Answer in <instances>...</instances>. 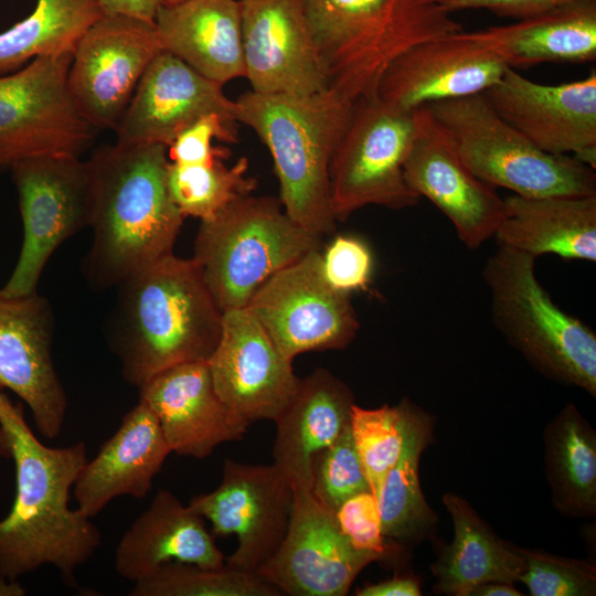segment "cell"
<instances>
[{"label": "cell", "mask_w": 596, "mask_h": 596, "mask_svg": "<svg viewBox=\"0 0 596 596\" xmlns=\"http://www.w3.org/2000/svg\"><path fill=\"white\" fill-rule=\"evenodd\" d=\"M161 4H164V6H171V4H175L182 0H159Z\"/></svg>", "instance_id": "7dc6e473"}, {"label": "cell", "mask_w": 596, "mask_h": 596, "mask_svg": "<svg viewBox=\"0 0 596 596\" xmlns=\"http://www.w3.org/2000/svg\"><path fill=\"white\" fill-rule=\"evenodd\" d=\"M292 501V487L274 464L226 458L220 486L193 497L188 505L210 521L213 535H236L237 547L225 565L256 573L279 547Z\"/></svg>", "instance_id": "5bb4252c"}, {"label": "cell", "mask_w": 596, "mask_h": 596, "mask_svg": "<svg viewBox=\"0 0 596 596\" xmlns=\"http://www.w3.org/2000/svg\"><path fill=\"white\" fill-rule=\"evenodd\" d=\"M87 160L94 233L87 273L98 286H118L173 253L185 217L169 193L166 146L116 141Z\"/></svg>", "instance_id": "7a4b0ae2"}, {"label": "cell", "mask_w": 596, "mask_h": 596, "mask_svg": "<svg viewBox=\"0 0 596 596\" xmlns=\"http://www.w3.org/2000/svg\"><path fill=\"white\" fill-rule=\"evenodd\" d=\"M358 596H419L418 579L409 576H395L356 589Z\"/></svg>", "instance_id": "7bdbcfd3"}, {"label": "cell", "mask_w": 596, "mask_h": 596, "mask_svg": "<svg viewBox=\"0 0 596 596\" xmlns=\"http://www.w3.org/2000/svg\"><path fill=\"white\" fill-rule=\"evenodd\" d=\"M328 79L350 102L376 96L381 77L403 52L461 31L437 0H302Z\"/></svg>", "instance_id": "5b68a950"}, {"label": "cell", "mask_w": 596, "mask_h": 596, "mask_svg": "<svg viewBox=\"0 0 596 596\" xmlns=\"http://www.w3.org/2000/svg\"><path fill=\"white\" fill-rule=\"evenodd\" d=\"M171 453L156 415L139 401L82 468L73 487L76 509L92 519L117 497L145 498Z\"/></svg>", "instance_id": "cb8c5ba5"}, {"label": "cell", "mask_w": 596, "mask_h": 596, "mask_svg": "<svg viewBox=\"0 0 596 596\" xmlns=\"http://www.w3.org/2000/svg\"><path fill=\"white\" fill-rule=\"evenodd\" d=\"M168 562L217 568L225 565V556L204 518L161 489L123 534L115 552V568L119 576L136 583Z\"/></svg>", "instance_id": "484cf974"}, {"label": "cell", "mask_w": 596, "mask_h": 596, "mask_svg": "<svg viewBox=\"0 0 596 596\" xmlns=\"http://www.w3.org/2000/svg\"><path fill=\"white\" fill-rule=\"evenodd\" d=\"M52 310L44 297L0 292V389L29 406L45 438L60 435L68 405L52 358Z\"/></svg>", "instance_id": "ffe728a7"}, {"label": "cell", "mask_w": 596, "mask_h": 596, "mask_svg": "<svg viewBox=\"0 0 596 596\" xmlns=\"http://www.w3.org/2000/svg\"><path fill=\"white\" fill-rule=\"evenodd\" d=\"M321 237L296 222L274 196H242L201 221L193 260L220 309L246 307L273 274L320 249Z\"/></svg>", "instance_id": "52a82bcc"}, {"label": "cell", "mask_w": 596, "mask_h": 596, "mask_svg": "<svg viewBox=\"0 0 596 596\" xmlns=\"http://www.w3.org/2000/svg\"><path fill=\"white\" fill-rule=\"evenodd\" d=\"M234 111L235 102L224 94L222 84L162 50L143 73L114 131L117 142L160 143L168 148L202 116L214 113L236 121Z\"/></svg>", "instance_id": "7402d4cb"}, {"label": "cell", "mask_w": 596, "mask_h": 596, "mask_svg": "<svg viewBox=\"0 0 596 596\" xmlns=\"http://www.w3.org/2000/svg\"><path fill=\"white\" fill-rule=\"evenodd\" d=\"M236 124L214 113L202 116L181 131L168 147L169 161L179 164H204L227 159L230 149L216 147L213 142H236Z\"/></svg>", "instance_id": "f35d334b"}, {"label": "cell", "mask_w": 596, "mask_h": 596, "mask_svg": "<svg viewBox=\"0 0 596 596\" xmlns=\"http://www.w3.org/2000/svg\"><path fill=\"white\" fill-rule=\"evenodd\" d=\"M25 595L24 587L18 579L10 581L0 577V596H23Z\"/></svg>", "instance_id": "bcb514c9"}, {"label": "cell", "mask_w": 596, "mask_h": 596, "mask_svg": "<svg viewBox=\"0 0 596 596\" xmlns=\"http://www.w3.org/2000/svg\"><path fill=\"white\" fill-rule=\"evenodd\" d=\"M130 596H279L283 593L256 573L224 565L217 568L168 562L135 583Z\"/></svg>", "instance_id": "e575fe53"}, {"label": "cell", "mask_w": 596, "mask_h": 596, "mask_svg": "<svg viewBox=\"0 0 596 596\" xmlns=\"http://www.w3.org/2000/svg\"><path fill=\"white\" fill-rule=\"evenodd\" d=\"M207 365L222 401L251 424L274 421L300 383L292 362L246 307L223 312L221 337Z\"/></svg>", "instance_id": "ac0fdd59"}, {"label": "cell", "mask_w": 596, "mask_h": 596, "mask_svg": "<svg viewBox=\"0 0 596 596\" xmlns=\"http://www.w3.org/2000/svg\"><path fill=\"white\" fill-rule=\"evenodd\" d=\"M504 217L494 238L534 256L596 262V194L504 199Z\"/></svg>", "instance_id": "f1b7e54d"}, {"label": "cell", "mask_w": 596, "mask_h": 596, "mask_svg": "<svg viewBox=\"0 0 596 596\" xmlns=\"http://www.w3.org/2000/svg\"><path fill=\"white\" fill-rule=\"evenodd\" d=\"M468 34L511 68L596 60V0H573L512 24Z\"/></svg>", "instance_id": "83f0119b"}, {"label": "cell", "mask_w": 596, "mask_h": 596, "mask_svg": "<svg viewBox=\"0 0 596 596\" xmlns=\"http://www.w3.org/2000/svg\"><path fill=\"white\" fill-rule=\"evenodd\" d=\"M155 25L163 50L224 85L245 76L240 0L160 4Z\"/></svg>", "instance_id": "4316f807"}, {"label": "cell", "mask_w": 596, "mask_h": 596, "mask_svg": "<svg viewBox=\"0 0 596 596\" xmlns=\"http://www.w3.org/2000/svg\"><path fill=\"white\" fill-rule=\"evenodd\" d=\"M234 102L236 121L253 129L272 156L289 217L320 236L333 233L329 164L354 103L330 88L308 96L249 91Z\"/></svg>", "instance_id": "277c9868"}, {"label": "cell", "mask_w": 596, "mask_h": 596, "mask_svg": "<svg viewBox=\"0 0 596 596\" xmlns=\"http://www.w3.org/2000/svg\"><path fill=\"white\" fill-rule=\"evenodd\" d=\"M139 401L156 415L172 450L203 459L223 443L241 440L252 425L222 401L207 362L168 368L146 382Z\"/></svg>", "instance_id": "603a6c76"}, {"label": "cell", "mask_w": 596, "mask_h": 596, "mask_svg": "<svg viewBox=\"0 0 596 596\" xmlns=\"http://www.w3.org/2000/svg\"><path fill=\"white\" fill-rule=\"evenodd\" d=\"M245 76L260 94L308 96L328 88L302 0H240Z\"/></svg>", "instance_id": "d6986e66"}, {"label": "cell", "mask_w": 596, "mask_h": 596, "mask_svg": "<svg viewBox=\"0 0 596 596\" xmlns=\"http://www.w3.org/2000/svg\"><path fill=\"white\" fill-rule=\"evenodd\" d=\"M416 114V132L404 162L409 188L429 200L468 248L494 237L505 209L494 188L478 178L427 106Z\"/></svg>", "instance_id": "9a60e30c"}, {"label": "cell", "mask_w": 596, "mask_h": 596, "mask_svg": "<svg viewBox=\"0 0 596 596\" xmlns=\"http://www.w3.org/2000/svg\"><path fill=\"white\" fill-rule=\"evenodd\" d=\"M104 14H124L155 22L159 0H97Z\"/></svg>", "instance_id": "ee69618b"}, {"label": "cell", "mask_w": 596, "mask_h": 596, "mask_svg": "<svg viewBox=\"0 0 596 596\" xmlns=\"http://www.w3.org/2000/svg\"><path fill=\"white\" fill-rule=\"evenodd\" d=\"M433 440L428 414L411 403L402 453L387 473L377 498L382 533L397 543H416L429 535L437 517L419 483V460Z\"/></svg>", "instance_id": "1f68e13d"}, {"label": "cell", "mask_w": 596, "mask_h": 596, "mask_svg": "<svg viewBox=\"0 0 596 596\" xmlns=\"http://www.w3.org/2000/svg\"><path fill=\"white\" fill-rule=\"evenodd\" d=\"M511 547L521 556L519 577L532 596H593L596 594V567L587 561L552 555L536 550Z\"/></svg>", "instance_id": "74e56055"}, {"label": "cell", "mask_w": 596, "mask_h": 596, "mask_svg": "<svg viewBox=\"0 0 596 596\" xmlns=\"http://www.w3.org/2000/svg\"><path fill=\"white\" fill-rule=\"evenodd\" d=\"M246 308L291 362L305 352L344 349L360 328L350 294L326 280L320 249L273 274Z\"/></svg>", "instance_id": "7c38bea8"}, {"label": "cell", "mask_w": 596, "mask_h": 596, "mask_svg": "<svg viewBox=\"0 0 596 596\" xmlns=\"http://www.w3.org/2000/svg\"><path fill=\"white\" fill-rule=\"evenodd\" d=\"M493 110L539 149L596 168V73L556 85L508 67L483 93Z\"/></svg>", "instance_id": "e0dca14e"}, {"label": "cell", "mask_w": 596, "mask_h": 596, "mask_svg": "<svg viewBox=\"0 0 596 596\" xmlns=\"http://www.w3.org/2000/svg\"><path fill=\"white\" fill-rule=\"evenodd\" d=\"M311 477V494L332 512L349 498L371 491L353 443L350 424L333 444L313 457Z\"/></svg>", "instance_id": "8d00e7d4"}, {"label": "cell", "mask_w": 596, "mask_h": 596, "mask_svg": "<svg viewBox=\"0 0 596 596\" xmlns=\"http://www.w3.org/2000/svg\"><path fill=\"white\" fill-rule=\"evenodd\" d=\"M10 168L19 195L23 242L0 292L18 297L36 292L54 251L91 226L92 173L88 160L66 155L32 157Z\"/></svg>", "instance_id": "30bf717a"}, {"label": "cell", "mask_w": 596, "mask_h": 596, "mask_svg": "<svg viewBox=\"0 0 596 596\" xmlns=\"http://www.w3.org/2000/svg\"><path fill=\"white\" fill-rule=\"evenodd\" d=\"M535 257L498 245L482 269L491 319L545 377L596 396V334L561 309L535 275Z\"/></svg>", "instance_id": "8992f818"}, {"label": "cell", "mask_w": 596, "mask_h": 596, "mask_svg": "<svg viewBox=\"0 0 596 596\" xmlns=\"http://www.w3.org/2000/svg\"><path fill=\"white\" fill-rule=\"evenodd\" d=\"M334 514L341 532L354 549L374 553L382 560L396 547L386 543L377 500L371 491L349 498Z\"/></svg>", "instance_id": "60d3db41"}, {"label": "cell", "mask_w": 596, "mask_h": 596, "mask_svg": "<svg viewBox=\"0 0 596 596\" xmlns=\"http://www.w3.org/2000/svg\"><path fill=\"white\" fill-rule=\"evenodd\" d=\"M545 476L555 509L570 517L596 514V433L575 404L544 430Z\"/></svg>", "instance_id": "4dcf8cb0"}, {"label": "cell", "mask_w": 596, "mask_h": 596, "mask_svg": "<svg viewBox=\"0 0 596 596\" xmlns=\"http://www.w3.org/2000/svg\"><path fill=\"white\" fill-rule=\"evenodd\" d=\"M103 15L97 0H36L26 18L0 33V73L39 56L73 53Z\"/></svg>", "instance_id": "d6a6232c"}, {"label": "cell", "mask_w": 596, "mask_h": 596, "mask_svg": "<svg viewBox=\"0 0 596 596\" xmlns=\"http://www.w3.org/2000/svg\"><path fill=\"white\" fill-rule=\"evenodd\" d=\"M511 583L505 582H488L477 586L470 596H521Z\"/></svg>", "instance_id": "f6af8a7d"}, {"label": "cell", "mask_w": 596, "mask_h": 596, "mask_svg": "<svg viewBox=\"0 0 596 596\" xmlns=\"http://www.w3.org/2000/svg\"><path fill=\"white\" fill-rule=\"evenodd\" d=\"M471 171L493 188L528 198L596 194L595 169L543 151L504 121L483 94L427 106Z\"/></svg>", "instance_id": "ba28073f"}, {"label": "cell", "mask_w": 596, "mask_h": 596, "mask_svg": "<svg viewBox=\"0 0 596 596\" xmlns=\"http://www.w3.org/2000/svg\"><path fill=\"white\" fill-rule=\"evenodd\" d=\"M321 268L328 284L341 292L369 290L373 255L362 238L339 235L321 253Z\"/></svg>", "instance_id": "ab89813d"}, {"label": "cell", "mask_w": 596, "mask_h": 596, "mask_svg": "<svg viewBox=\"0 0 596 596\" xmlns=\"http://www.w3.org/2000/svg\"><path fill=\"white\" fill-rule=\"evenodd\" d=\"M294 491L286 534L256 572L290 596H344L361 571L381 557L359 551L341 532L334 512L311 491Z\"/></svg>", "instance_id": "2e32d148"}, {"label": "cell", "mask_w": 596, "mask_h": 596, "mask_svg": "<svg viewBox=\"0 0 596 596\" xmlns=\"http://www.w3.org/2000/svg\"><path fill=\"white\" fill-rule=\"evenodd\" d=\"M454 524V539L440 547L430 570L437 578L435 589L450 596H470L488 582H519L521 556L510 542L501 540L464 498L443 496Z\"/></svg>", "instance_id": "f546056e"}, {"label": "cell", "mask_w": 596, "mask_h": 596, "mask_svg": "<svg viewBox=\"0 0 596 596\" xmlns=\"http://www.w3.org/2000/svg\"><path fill=\"white\" fill-rule=\"evenodd\" d=\"M248 169L246 157H241L233 166H225L223 160L204 164H179L169 161V193L184 217L193 216L207 221L226 205L252 194L257 188V180L247 174Z\"/></svg>", "instance_id": "836d02e7"}, {"label": "cell", "mask_w": 596, "mask_h": 596, "mask_svg": "<svg viewBox=\"0 0 596 596\" xmlns=\"http://www.w3.org/2000/svg\"><path fill=\"white\" fill-rule=\"evenodd\" d=\"M73 53L39 56L0 76V167L39 156H81L96 129L67 87Z\"/></svg>", "instance_id": "8fae6325"}, {"label": "cell", "mask_w": 596, "mask_h": 596, "mask_svg": "<svg viewBox=\"0 0 596 596\" xmlns=\"http://www.w3.org/2000/svg\"><path fill=\"white\" fill-rule=\"evenodd\" d=\"M508 66L492 51L458 31L409 47L385 70L376 97L404 111L480 94Z\"/></svg>", "instance_id": "44dd1931"}, {"label": "cell", "mask_w": 596, "mask_h": 596, "mask_svg": "<svg viewBox=\"0 0 596 596\" xmlns=\"http://www.w3.org/2000/svg\"><path fill=\"white\" fill-rule=\"evenodd\" d=\"M411 403L408 398H403L394 406H352L351 435L370 490L376 500L387 473L402 453Z\"/></svg>", "instance_id": "d590c367"}, {"label": "cell", "mask_w": 596, "mask_h": 596, "mask_svg": "<svg viewBox=\"0 0 596 596\" xmlns=\"http://www.w3.org/2000/svg\"><path fill=\"white\" fill-rule=\"evenodd\" d=\"M573 0H437L449 13L486 9L502 18L524 20Z\"/></svg>", "instance_id": "b9f144b4"}, {"label": "cell", "mask_w": 596, "mask_h": 596, "mask_svg": "<svg viewBox=\"0 0 596 596\" xmlns=\"http://www.w3.org/2000/svg\"><path fill=\"white\" fill-rule=\"evenodd\" d=\"M115 350L123 374L140 389L159 372L207 362L223 311L191 259L167 255L119 285Z\"/></svg>", "instance_id": "3957f363"}, {"label": "cell", "mask_w": 596, "mask_h": 596, "mask_svg": "<svg viewBox=\"0 0 596 596\" xmlns=\"http://www.w3.org/2000/svg\"><path fill=\"white\" fill-rule=\"evenodd\" d=\"M354 404L351 389L326 369L300 379L295 395L274 419V465L292 489L311 491L312 459L349 426Z\"/></svg>", "instance_id": "d4e9b609"}, {"label": "cell", "mask_w": 596, "mask_h": 596, "mask_svg": "<svg viewBox=\"0 0 596 596\" xmlns=\"http://www.w3.org/2000/svg\"><path fill=\"white\" fill-rule=\"evenodd\" d=\"M163 50L155 22L104 14L76 44L67 74L72 100L95 129L115 130L152 60Z\"/></svg>", "instance_id": "4fadbf2b"}, {"label": "cell", "mask_w": 596, "mask_h": 596, "mask_svg": "<svg viewBox=\"0 0 596 596\" xmlns=\"http://www.w3.org/2000/svg\"><path fill=\"white\" fill-rule=\"evenodd\" d=\"M0 456L12 458L15 496L0 520V577L15 581L45 565L76 586L75 573L102 543L92 519L70 507L88 460L86 444L49 447L30 428L24 407L0 389Z\"/></svg>", "instance_id": "6da1fadb"}, {"label": "cell", "mask_w": 596, "mask_h": 596, "mask_svg": "<svg viewBox=\"0 0 596 596\" xmlns=\"http://www.w3.org/2000/svg\"><path fill=\"white\" fill-rule=\"evenodd\" d=\"M415 110L396 109L376 96L354 102L329 164L337 221L370 204L402 210L418 203L404 175L416 132Z\"/></svg>", "instance_id": "9c48e42d"}]
</instances>
